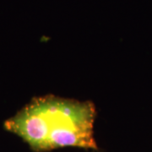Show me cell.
Masks as SVG:
<instances>
[{
    "label": "cell",
    "instance_id": "1",
    "mask_svg": "<svg viewBox=\"0 0 152 152\" xmlns=\"http://www.w3.org/2000/svg\"><path fill=\"white\" fill-rule=\"evenodd\" d=\"M96 111L89 101L48 95L32 99L4 121V129L35 152L76 147L97 150L94 137Z\"/></svg>",
    "mask_w": 152,
    "mask_h": 152
}]
</instances>
